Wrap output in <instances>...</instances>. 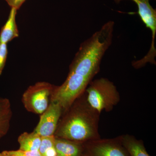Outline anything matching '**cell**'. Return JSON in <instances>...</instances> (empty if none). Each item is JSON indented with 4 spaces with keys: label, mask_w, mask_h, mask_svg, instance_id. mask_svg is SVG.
I'll return each mask as SVG.
<instances>
[{
    "label": "cell",
    "mask_w": 156,
    "mask_h": 156,
    "mask_svg": "<svg viewBox=\"0 0 156 156\" xmlns=\"http://www.w3.org/2000/svg\"><path fill=\"white\" fill-rule=\"evenodd\" d=\"M55 86L46 82H39L28 87L23 93L22 102L28 112L42 114L49 106V98Z\"/></svg>",
    "instance_id": "5b68a950"
},
{
    "label": "cell",
    "mask_w": 156,
    "mask_h": 156,
    "mask_svg": "<svg viewBox=\"0 0 156 156\" xmlns=\"http://www.w3.org/2000/svg\"><path fill=\"white\" fill-rule=\"evenodd\" d=\"M10 109L9 101L5 98H0V113Z\"/></svg>",
    "instance_id": "e0dca14e"
},
{
    "label": "cell",
    "mask_w": 156,
    "mask_h": 156,
    "mask_svg": "<svg viewBox=\"0 0 156 156\" xmlns=\"http://www.w3.org/2000/svg\"><path fill=\"white\" fill-rule=\"evenodd\" d=\"M55 147L57 156H83V144L55 136Z\"/></svg>",
    "instance_id": "ba28073f"
},
{
    "label": "cell",
    "mask_w": 156,
    "mask_h": 156,
    "mask_svg": "<svg viewBox=\"0 0 156 156\" xmlns=\"http://www.w3.org/2000/svg\"><path fill=\"white\" fill-rule=\"evenodd\" d=\"M65 112L54 134L56 137L82 144L101 138L100 113L88 103L85 92Z\"/></svg>",
    "instance_id": "7a4b0ae2"
},
{
    "label": "cell",
    "mask_w": 156,
    "mask_h": 156,
    "mask_svg": "<svg viewBox=\"0 0 156 156\" xmlns=\"http://www.w3.org/2000/svg\"><path fill=\"white\" fill-rule=\"evenodd\" d=\"M8 152L12 156H42L39 151H23L18 150L8 151Z\"/></svg>",
    "instance_id": "9a60e30c"
},
{
    "label": "cell",
    "mask_w": 156,
    "mask_h": 156,
    "mask_svg": "<svg viewBox=\"0 0 156 156\" xmlns=\"http://www.w3.org/2000/svg\"><path fill=\"white\" fill-rule=\"evenodd\" d=\"M116 4H119L125 0H113ZM137 6L136 14L140 20L151 33L152 41L150 48L147 54L139 59L140 64L144 66L148 63L156 65V49L155 47V39L156 34V10L151 5V0H131Z\"/></svg>",
    "instance_id": "277c9868"
},
{
    "label": "cell",
    "mask_w": 156,
    "mask_h": 156,
    "mask_svg": "<svg viewBox=\"0 0 156 156\" xmlns=\"http://www.w3.org/2000/svg\"><path fill=\"white\" fill-rule=\"evenodd\" d=\"M85 92L88 103L100 114L103 111H111L120 101L116 87L107 78L93 80Z\"/></svg>",
    "instance_id": "3957f363"
},
{
    "label": "cell",
    "mask_w": 156,
    "mask_h": 156,
    "mask_svg": "<svg viewBox=\"0 0 156 156\" xmlns=\"http://www.w3.org/2000/svg\"><path fill=\"white\" fill-rule=\"evenodd\" d=\"M114 26L113 21H108L81 44L66 80L61 86L55 87L50 101L59 104L63 111L85 92L99 73L102 58L112 42Z\"/></svg>",
    "instance_id": "6da1fadb"
},
{
    "label": "cell",
    "mask_w": 156,
    "mask_h": 156,
    "mask_svg": "<svg viewBox=\"0 0 156 156\" xmlns=\"http://www.w3.org/2000/svg\"><path fill=\"white\" fill-rule=\"evenodd\" d=\"M17 11V9L11 8L8 19L0 32V43L8 44L13 39L19 37L16 23Z\"/></svg>",
    "instance_id": "9c48e42d"
},
{
    "label": "cell",
    "mask_w": 156,
    "mask_h": 156,
    "mask_svg": "<svg viewBox=\"0 0 156 156\" xmlns=\"http://www.w3.org/2000/svg\"><path fill=\"white\" fill-rule=\"evenodd\" d=\"M8 54L7 44L0 43V76L2 75L5 65Z\"/></svg>",
    "instance_id": "5bb4252c"
},
{
    "label": "cell",
    "mask_w": 156,
    "mask_h": 156,
    "mask_svg": "<svg viewBox=\"0 0 156 156\" xmlns=\"http://www.w3.org/2000/svg\"><path fill=\"white\" fill-rule=\"evenodd\" d=\"M63 110L57 102H51L42 114L35 132L41 136L54 135Z\"/></svg>",
    "instance_id": "52a82bcc"
},
{
    "label": "cell",
    "mask_w": 156,
    "mask_h": 156,
    "mask_svg": "<svg viewBox=\"0 0 156 156\" xmlns=\"http://www.w3.org/2000/svg\"><path fill=\"white\" fill-rule=\"evenodd\" d=\"M5 1L9 6L11 7V8H14L18 10L26 0H5Z\"/></svg>",
    "instance_id": "2e32d148"
},
{
    "label": "cell",
    "mask_w": 156,
    "mask_h": 156,
    "mask_svg": "<svg viewBox=\"0 0 156 156\" xmlns=\"http://www.w3.org/2000/svg\"><path fill=\"white\" fill-rule=\"evenodd\" d=\"M11 117V108L0 113V139L8 132Z\"/></svg>",
    "instance_id": "4fadbf2b"
},
{
    "label": "cell",
    "mask_w": 156,
    "mask_h": 156,
    "mask_svg": "<svg viewBox=\"0 0 156 156\" xmlns=\"http://www.w3.org/2000/svg\"><path fill=\"white\" fill-rule=\"evenodd\" d=\"M41 143L39 151L42 156H57L55 147L54 135L41 136Z\"/></svg>",
    "instance_id": "7c38bea8"
},
{
    "label": "cell",
    "mask_w": 156,
    "mask_h": 156,
    "mask_svg": "<svg viewBox=\"0 0 156 156\" xmlns=\"http://www.w3.org/2000/svg\"><path fill=\"white\" fill-rule=\"evenodd\" d=\"M121 142L129 156H151L148 153L143 141L135 136L126 134L119 136Z\"/></svg>",
    "instance_id": "30bf717a"
},
{
    "label": "cell",
    "mask_w": 156,
    "mask_h": 156,
    "mask_svg": "<svg viewBox=\"0 0 156 156\" xmlns=\"http://www.w3.org/2000/svg\"><path fill=\"white\" fill-rule=\"evenodd\" d=\"M41 137L36 132H24L18 137L19 150L23 151H39Z\"/></svg>",
    "instance_id": "8fae6325"
},
{
    "label": "cell",
    "mask_w": 156,
    "mask_h": 156,
    "mask_svg": "<svg viewBox=\"0 0 156 156\" xmlns=\"http://www.w3.org/2000/svg\"><path fill=\"white\" fill-rule=\"evenodd\" d=\"M0 156H12L9 154L8 151H4L0 152Z\"/></svg>",
    "instance_id": "ac0fdd59"
},
{
    "label": "cell",
    "mask_w": 156,
    "mask_h": 156,
    "mask_svg": "<svg viewBox=\"0 0 156 156\" xmlns=\"http://www.w3.org/2000/svg\"><path fill=\"white\" fill-rule=\"evenodd\" d=\"M83 147V156H129L119 136L90 140L84 143Z\"/></svg>",
    "instance_id": "8992f818"
}]
</instances>
